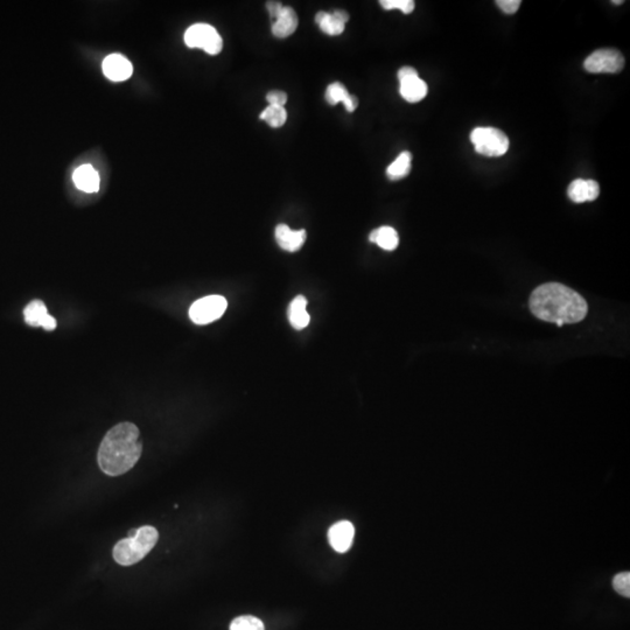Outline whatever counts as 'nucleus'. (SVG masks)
<instances>
[{"label":"nucleus","instance_id":"1","mask_svg":"<svg viewBox=\"0 0 630 630\" xmlns=\"http://www.w3.org/2000/svg\"><path fill=\"white\" fill-rule=\"evenodd\" d=\"M528 304L536 318L558 326L582 321L588 311L587 302L580 294L558 283L537 287Z\"/></svg>","mask_w":630,"mask_h":630},{"label":"nucleus","instance_id":"2","mask_svg":"<svg viewBox=\"0 0 630 630\" xmlns=\"http://www.w3.org/2000/svg\"><path fill=\"white\" fill-rule=\"evenodd\" d=\"M143 451L139 430L134 424L122 423L105 434L98 449L97 461L102 472L119 476L136 465Z\"/></svg>","mask_w":630,"mask_h":630},{"label":"nucleus","instance_id":"3","mask_svg":"<svg viewBox=\"0 0 630 630\" xmlns=\"http://www.w3.org/2000/svg\"><path fill=\"white\" fill-rule=\"evenodd\" d=\"M159 539L153 526H141L129 538L122 539L113 547V559L122 566H131L147 556Z\"/></svg>","mask_w":630,"mask_h":630},{"label":"nucleus","instance_id":"4","mask_svg":"<svg viewBox=\"0 0 630 630\" xmlns=\"http://www.w3.org/2000/svg\"><path fill=\"white\" fill-rule=\"evenodd\" d=\"M476 152L486 157H500L509 150L507 134L495 127H476L470 133Z\"/></svg>","mask_w":630,"mask_h":630},{"label":"nucleus","instance_id":"5","mask_svg":"<svg viewBox=\"0 0 630 630\" xmlns=\"http://www.w3.org/2000/svg\"><path fill=\"white\" fill-rule=\"evenodd\" d=\"M185 43L189 48H201L209 55L222 52L223 40L218 31L208 24H194L186 31Z\"/></svg>","mask_w":630,"mask_h":630},{"label":"nucleus","instance_id":"6","mask_svg":"<svg viewBox=\"0 0 630 630\" xmlns=\"http://www.w3.org/2000/svg\"><path fill=\"white\" fill-rule=\"evenodd\" d=\"M227 302L222 295H206L195 301L189 308V318L196 325H208L224 314Z\"/></svg>","mask_w":630,"mask_h":630},{"label":"nucleus","instance_id":"7","mask_svg":"<svg viewBox=\"0 0 630 630\" xmlns=\"http://www.w3.org/2000/svg\"><path fill=\"white\" fill-rule=\"evenodd\" d=\"M624 66L622 54L612 48L598 49L584 59V68L592 74L620 73Z\"/></svg>","mask_w":630,"mask_h":630},{"label":"nucleus","instance_id":"8","mask_svg":"<svg viewBox=\"0 0 630 630\" xmlns=\"http://www.w3.org/2000/svg\"><path fill=\"white\" fill-rule=\"evenodd\" d=\"M355 537V528L349 521H340L329 528V544L336 552L349 551Z\"/></svg>","mask_w":630,"mask_h":630},{"label":"nucleus","instance_id":"9","mask_svg":"<svg viewBox=\"0 0 630 630\" xmlns=\"http://www.w3.org/2000/svg\"><path fill=\"white\" fill-rule=\"evenodd\" d=\"M103 71L108 80L122 82L131 77L133 66L129 59L120 54H111L103 62Z\"/></svg>","mask_w":630,"mask_h":630},{"label":"nucleus","instance_id":"10","mask_svg":"<svg viewBox=\"0 0 630 630\" xmlns=\"http://www.w3.org/2000/svg\"><path fill=\"white\" fill-rule=\"evenodd\" d=\"M24 321L29 326L43 327L46 330L56 328V320L48 314L46 304L40 300H34L27 304L24 311Z\"/></svg>","mask_w":630,"mask_h":630},{"label":"nucleus","instance_id":"11","mask_svg":"<svg viewBox=\"0 0 630 630\" xmlns=\"http://www.w3.org/2000/svg\"><path fill=\"white\" fill-rule=\"evenodd\" d=\"M274 236L280 248L285 251L295 252L300 250L301 246L304 244L307 234L304 229L294 231L286 224H279L276 225Z\"/></svg>","mask_w":630,"mask_h":630},{"label":"nucleus","instance_id":"12","mask_svg":"<svg viewBox=\"0 0 630 630\" xmlns=\"http://www.w3.org/2000/svg\"><path fill=\"white\" fill-rule=\"evenodd\" d=\"M567 194L573 202H589L598 199L600 195V186L594 180L577 178L568 186Z\"/></svg>","mask_w":630,"mask_h":630},{"label":"nucleus","instance_id":"13","mask_svg":"<svg viewBox=\"0 0 630 630\" xmlns=\"http://www.w3.org/2000/svg\"><path fill=\"white\" fill-rule=\"evenodd\" d=\"M298 22L295 10L292 7L284 6L279 17L273 22L272 34L278 38H288L297 31Z\"/></svg>","mask_w":630,"mask_h":630},{"label":"nucleus","instance_id":"14","mask_svg":"<svg viewBox=\"0 0 630 630\" xmlns=\"http://www.w3.org/2000/svg\"><path fill=\"white\" fill-rule=\"evenodd\" d=\"M73 180L77 188L82 192H96L99 190L101 178L97 171L91 164H82L74 172Z\"/></svg>","mask_w":630,"mask_h":630},{"label":"nucleus","instance_id":"15","mask_svg":"<svg viewBox=\"0 0 630 630\" xmlns=\"http://www.w3.org/2000/svg\"><path fill=\"white\" fill-rule=\"evenodd\" d=\"M399 94L409 103H418L425 98L428 91L427 84L419 76L399 80Z\"/></svg>","mask_w":630,"mask_h":630},{"label":"nucleus","instance_id":"16","mask_svg":"<svg viewBox=\"0 0 630 630\" xmlns=\"http://www.w3.org/2000/svg\"><path fill=\"white\" fill-rule=\"evenodd\" d=\"M326 101L329 105H336L343 103L348 112H354L356 110L358 101L353 94H350L346 87L340 82H334L329 84L325 94Z\"/></svg>","mask_w":630,"mask_h":630},{"label":"nucleus","instance_id":"17","mask_svg":"<svg viewBox=\"0 0 630 630\" xmlns=\"http://www.w3.org/2000/svg\"><path fill=\"white\" fill-rule=\"evenodd\" d=\"M307 299L304 295L294 298L288 307V320L294 329L301 330L306 328L311 321V316L307 313Z\"/></svg>","mask_w":630,"mask_h":630},{"label":"nucleus","instance_id":"18","mask_svg":"<svg viewBox=\"0 0 630 630\" xmlns=\"http://www.w3.org/2000/svg\"><path fill=\"white\" fill-rule=\"evenodd\" d=\"M369 241L377 244L379 248L386 251H393L399 244L397 231L391 227H381L374 229L369 236Z\"/></svg>","mask_w":630,"mask_h":630},{"label":"nucleus","instance_id":"19","mask_svg":"<svg viewBox=\"0 0 630 630\" xmlns=\"http://www.w3.org/2000/svg\"><path fill=\"white\" fill-rule=\"evenodd\" d=\"M411 162H412V154L410 152H402L392 164L386 168V176L391 181H398L405 178L411 172Z\"/></svg>","mask_w":630,"mask_h":630},{"label":"nucleus","instance_id":"20","mask_svg":"<svg viewBox=\"0 0 630 630\" xmlns=\"http://www.w3.org/2000/svg\"><path fill=\"white\" fill-rule=\"evenodd\" d=\"M315 21L318 24V27L325 34L334 35L342 34L346 28V24H343L342 21L336 19L332 13H327V12H318L315 14Z\"/></svg>","mask_w":630,"mask_h":630},{"label":"nucleus","instance_id":"21","mask_svg":"<svg viewBox=\"0 0 630 630\" xmlns=\"http://www.w3.org/2000/svg\"><path fill=\"white\" fill-rule=\"evenodd\" d=\"M259 118L267 122L271 127L276 129V127H281L286 122L287 112L284 106L269 105L267 108H264V111L260 113Z\"/></svg>","mask_w":630,"mask_h":630},{"label":"nucleus","instance_id":"22","mask_svg":"<svg viewBox=\"0 0 630 630\" xmlns=\"http://www.w3.org/2000/svg\"><path fill=\"white\" fill-rule=\"evenodd\" d=\"M230 630H265L262 620L252 615L238 616L230 623Z\"/></svg>","mask_w":630,"mask_h":630},{"label":"nucleus","instance_id":"23","mask_svg":"<svg viewBox=\"0 0 630 630\" xmlns=\"http://www.w3.org/2000/svg\"><path fill=\"white\" fill-rule=\"evenodd\" d=\"M379 4L384 10H399L404 14H410L414 10L413 0H382Z\"/></svg>","mask_w":630,"mask_h":630},{"label":"nucleus","instance_id":"24","mask_svg":"<svg viewBox=\"0 0 630 630\" xmlns=\"http://www.w3.org/2000/svg\"><path fill=\"white\" fill-rule=\"evenodd\" d=\"M612 587L619 594L626 598L630 596V574L629 572H623L614 577Z\"/></svg>","mask_w":630,"mask_h":630},{"label":"nucleus","instance_id":"25","mask_svg":"<svg viewBox=\"0 0 630 630\" xmlns=\"http://www.w3.org/2000/svg\"><path fill=\"white\" fill-rule=\"evenodd\" d=\"M266 101L269 105L273 106H284L286 104L287 94L281 90L270 91L269 94H266Z\"/></svg>","mask_w":630,"mask_h":630},{"label":"nucleus","instance_id":"26","mask_svg":"<svg viewBox=\"0 0 630 630\" xmlns=\"http://www.w3.org/2000/svg\"><path fill=\"white\" fill-rule=\"evenodd\" d=\"M521 0H497L496 5L504 13L514 14L521 6Z\"/></svg>","mask_w":630,"mask_h":630},{"label":"nucleus","instance_id":"27","mask_svg":"<svg viewBox=\"0 0 630 630\" xmlns=\"http://www.w3.org/2000/svg\"><path fill=\"white\" fill-rule=\"evenodd\" d=\"M283 7V4L279 3V1H269V3H266V8L269 10L270 17L274 19V20L279 17Z\"/></svg>","mask_w":630,"mask_h":630},{"label":"nucleus","instance_id":"28","mask_svg":"<svg viewBox=\"0 0 630 630\" xmlns=\"http://www.w3.org/2000/svg\"><path fill=\"white\" fill-rule=\"evenodd\" d=\"M397 75H398V80H402L409 78V77L418 76V73L412 66H402L398 70Z\"/></svg>","mask_w":630,"mask_h":630},{"label":"nucleus","instance_id":"29","mask_svg":"<svg viewBox=\"0 0 630 630\" xmlns=\"http://www.w3.org/2000/svg\"><path fill=\"white\" fill-rule=\"evenodd\" d=\"M332 15H334L336 19H339L340 21H342L343 24H346L348 20H349V14L346 13V10H334V12H332Z\"/></svg>","mask_w":630,"mask_h":630},{"label":"nucleus","instance_id":"30","mask_svg":"<svg viewBox=\"0 0 630 630\" xmlns=\"http://www.w3.org/2000/svg\"><path fill=\"white\" fill-rule=\"evenodd\" d=\"M612 3L615 4V5H620V4H623V1H621V0H620V1H616V0H614V1H612Z\"/></svg>","mask_w":630,"mask_h":630}]
</instances>
